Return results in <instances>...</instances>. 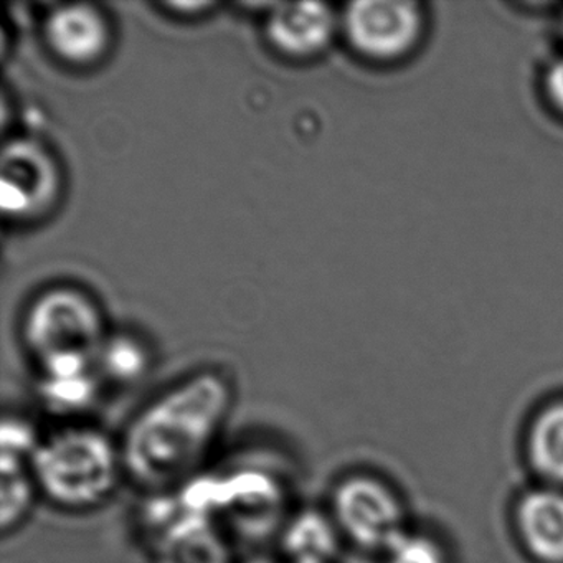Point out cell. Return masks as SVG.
I'll return each mask as SVG.
<instances>
[{"label": "cell", "instance_id": "cell-1", "mask_svg": "<svg viewBox=\"0 0 563 563\" xmlns=\"http://www.w3.org/2000/svg\"><path fill=\"white\" fill-rule=\"evenodd\" d=\"M233 404V382L216 368L196 372L151 398L120 437L126 479L154 496L209 470Z\"/></svg>", "mask_w": 563, "mask_h": 563}, {"label": "cell", "instance_id": "cell-2", "mask_svg": "<svg viewBox=\"0 0 563 563\" xmlns=\"http://www.w3.org/2000/svg\"><path fill=\"white\" fill-rule=\"evenodd\" d=\"M34 476L42 500L57 509H98L126 479L120 438L88 421H62L42 433Z\"/></svg>", "mask_w": 563, "mask_h": 563}, {"label": "cell", "instance_id": "cell-3", "mask_svg": "<svg viewBox=\"0 0 563 563\" xmlns=\"http://www.w3.org/2000/svg\"><path fill=\"white\" fill-rule=\"evenodd\" d=\"M291 493L289 481L278 470L256 461L207 470L177 487L186 506L219 520L233 542L278 539L296 510Z\"/></svg>", "mask_w": 563, "mask_h": 563}, {"label": "cell", "instance_id": "cell-4", "mask_svg": "<svg viewBox=\"0 0 563 563\" xmlns=\"http://www.w3.org/2000/svg\"><path fill=\"white\" fill-rule=\"evenodd\" d=\"M24 338L38 367L64 361L87 358L95 362L108 335L97 305L75 288L42 292L24 321Z\"/></svg>", "mask_w": 563, "mask_h": 563}, {"label": "cell", "instance_id": "cell-5", "mask_svg": "<svg viewBox=\"0 0 563 563\" xmlns=\"http://www.w3.org/2000/svg\"><path fill=\"white\" fill-rule=\"evenodd\" d=\"M144 516L150 563H236L222 523L187 507L174 490L154 494Z\"/></svg>", "mask_w": 563, "mask_h": 563}, {"label": "cell", "instance_id": "cell-6", "mask_svg": "<svg viewBox=\"0 0 563 563\" xmlns=\"http://www.w3.org/2000/svg\"><path fill=\"white\" fill-rule=\"evenodd\" d=\"M344 542L387 552L405 532L404 510L390 487L368 474H349L331 490L328 509Z\"/></svg>", "mask_w": 563, "mask_h": 563}, {"label": "cell", "instance_id": "cell-7", "mask_svg": "<svg viewBox=\"0 0 563 563\" xmlns=\"http://www.w3.org/2000/svg\"><path fill=\"white\" fill-rule=\"evenodd\" d=\"M423 27L420 4L408 0H361L345 9L349 44L372 60L404 57L418 44Z\"/></svg>", "mask_w": 563, "mask_h": 563}, {"label": "cell", "instance_id": "cell-8", "mask_svg": "<svg viewBox=\"0 0 563 563\" xmlns=\"http://www.w3.org/2000/svg\"><path fill=\"white\" fill-rule=\"evenodd\" d=\"M42 431L21 415L0 424V529L15 532L42 499L34 476V454Z\"/></svg>", "mask_w": 563, "mask_h": 563}, {"label": "cell", "instance_id": "cell-9", "mask_svg": "<svg viewBox=\"0 0 563 563\" xmlns=\"http://www.w3.org/2000/svg\"><path fill=\"white\" fill-rule=\"evenodd\" d=\"M0 203L4 216L29 219L45 212L60 189L57 164L38 141L15 137L2 151Z\"/></svg>", "mask_w": 563, "mask_h": 563}, {"label": "cell", "instance_id": "cell-10", "mask_svg": "<svg viewBox=\"0 0 563 563\" xmlns=\"http://www.w3.org/2000/svg\"><path fill=\"white\" fill-rule=\"evenodd\" d=\"M335 24L334 12L322 2L272 4L266 18V35L279 54L312 57L328 47Z\"/></svg>", "mask_w": 563, "mask_h": 563}, {"label": "cell", "instance_id": "cell-11", "mask_svg": "<svg viewBox=\"0 0 563 563\" xmlns=\"http://www.w3.org/2000/svg\"><path fill=\"white\" fill-rule=\"evenodd\" d=\"M44 34L52 52L74 65L93 64L110 44L107 19L90 4L58 5L48 14Z\"/></svg>", "mask_w": 563, "mask_h": 563}, {"label": "cell", "instance_id": "cell-12", "mask_svg": "<svg viewBox=\"0 0 563 563\" xmlns=\"http://www.w3.org/2000/svg\"><path fill=\"white\" fill-rule=\"evenodd\" d=\"M342 539L325 509H298L278 536L282 563H339Z\"/></svg>", "mask_w": 563, "mask_h": 563}, {"label": "cell", "instance_id": "cell-13", "mask_svg": "<svg viewBox=\"0 0 563 563\" xmlns=\"http://www.w3.org/2000/svg\"><path fill=\"white\" fill-rule=\"evenodd\" d=\"M520 539L536 559L563 563V493L555 487L530 490L516 512Z\"/></svg>", "mask_w": 563, "mask_h": 563}, {"label": "cell", "instance_id": "cell-14", "mask_svg": "<svg viewBox=\"0 0 563 563\" xmlns=\"http://www.w3.org/2000/svg\"><path fill=\"white\" fill-rule=\"evenodd\" d=\"M527 454L543 479L563 484V401L537 415L527 438Z\"/></svg>", "mask_w": 563, "mask_h": 563}, {"label": "cell", "instance_id": "cell-15", "mask_svg": "<svg viewBox=\"0 0 563 563\" xmlns=\"http://www.w3.org/2000/svg\"><path fill=\"white\" fill-rule=\"evenodd\" d=\"M101 377L98 371L70 377H41L38 395L52 413L65 421L80 420L81 415L95 404L100 394Z\"/></svg>", "mask_w": 563, "mask_h": 563}, {"label": "cell", "instance_id": "cell-16", "mask_svg": "<svg viewBox=\"0 0 563 563\" xmlns=\"http://www.w3.org/2000/svg\"><path fill=\"white\" fill-rule=\"evenodd\" d=\"M146 347L126 334L108 335L97 357V371L101 378L130 384L147 371Z\"/></svg>", "mask_w": 563, "mask_h": 563}, {"label": "cell", "instance_id": "cell-17", "mask_svg": "<svg viewBox=\"0 0 563 563\" xmlns=\"http://www.w3.org/2000/svg\"><path fill=\"white\" fill-rule=\"evenodd\" d=\"M385 553L388 563H446L443 549L433 539L407 530Z\"/></svg>", "mask_w": 563, "mask_h": 563}, {"label": "cell", "instance_id": "cell-18", "mask_svg": "<svg viewBox=\"0 0 563 563\" xmlns=\"http://www.w3.org/2000/svg\"><path fill=\"white\" fill-rule=\"evenodd\" d=\"M545 91L550 103L563 113V57L553 62L545 74Z\"/></svg>", "mask_w": 563, "mask_h": 563}, {"label": "cell", "instance_id": "cell-19", "mask_svg": "<svg viewBox=\"0 0 563 563\" xmlns=\"http://www.w3.org/2000/svg\"><path fill=\"white\" fill-rule=\"evenodd\" d=\"M166 8L177 12V14L186 12L187 15H192L206 11V9H212L213 4L212 2H169Z\"/></svg>", "mask_w": 563, "mask_h": 563}, {"label": "cell", "instance_id": "cell-20", "mask_svg": "<svg viewBox=\"0 0 563 563\" xmlns=\"http://www.w3.org/2000/svg\"><path fill=\"white\" fill-rule=\"evenodd\" d=\"M242 563H282L278 556L269 555H253L250 559L243 560Z\"/></svg>", "mask_w": 563, "mask_h": 563}]
</instances>
